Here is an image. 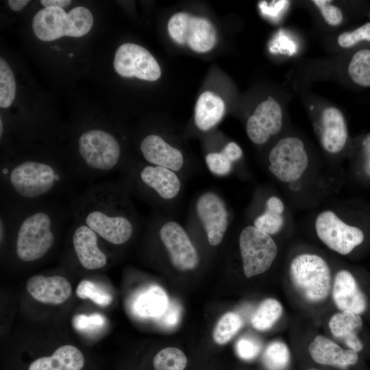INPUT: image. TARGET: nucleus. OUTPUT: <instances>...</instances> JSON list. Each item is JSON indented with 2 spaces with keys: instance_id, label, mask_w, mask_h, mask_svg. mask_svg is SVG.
<instances>
[{
  "instance_id": "22",
  "label": "nucleus",
  "mask_w": 370,
  "mask_h": 370,
  "mask_svg": "<svg viewBox=\"0 0 370 370\" xmlns=\"http://www.w3.org/2000/svg\"><path fill=\"white\" fill-rule=\"evenodd\" d=\"M321 143L328 153L335 154L345 147L348 132L343 113L336 108L328 107L321 115Z\"/></svg>"
},
{
  "instance_id": "24",
  "label": "nucleus",
  "mask_w": 370,
  "mask_h": 370,
  "mask_svg": "<svg viewBox=\"0 0 370 370\" xmlns=\"http://www.w3.org/2000/svg\"><path fill=\"white\" fill-rule=\"evenodd\" d=\"M328 325L332 335L343 340L349 349L356 352L362 349L363 344L358 336L362 325L360 315L349 312H338L332 317Z\"/></svg>"
},
{
  "instance_id": "11",
  "label": "nucleus",
  "mask_w": 370,
  "mask_h": 370,
  "mask_svg": "<svg viewBox=\"0 0 370 370\" xmlns=\"http://www.w3.org/2000/svg\"><path fill=\"white\" fill-rule=\"evenodd\" d=\"M114 69L121 76L137 77L153 82L161 76L160 67L151 53L145 48L134 43L127 42L116 49Z\"/></svg>"
},
{
  "instance_id": "33",
  "label": "nucleus",
  "mask_w": 370,
  "mask_h": 370,
  "mask_svg": "<svg viewBox=\"0 0 370 370\" xmlns=\"http://www.w3.org/2000/svg\"><path fill=\"white\" fill-rule=\"evenodd\" d=\"M284 225L283 213L266 209L257 217L254 221V226L264 232L273 235L278 233Z\"/></svg>"
},
{
  "instance_id": "3",
  "label": "nucleus",
  "mask_w": 370,
  "mask_h": 370,
  "mask_svg": "<svg viewBox=\"0 0 370 370\" xmlns=\"http://www.w3.org/2000/svg\"><path fill=\"white\" fill-rule=\"evenodd\" d=\"M1 210L8 221L16 257L23 262L38 261L51 250L70 213L47 200L17 209Z\"/></svg>"
},
{
  "instance_id": "4",
  "label": "nucleus",
  "mask_w": 370,
  "mask_h": 370,
  "mask_svg": "<svg viewBox=\"0 0 370 370\" xmlns=\"http://www.w3.org/2000/svg\"><path fill=\"white\" fill-rule=\"evenodd\" d=\"M76 147V156L71 162L78 179H94L119 168L120 143L106 129H86L79 134Z\"/></svg>"
},
{
  "instance_id": "14",
  "label": "nucleus",
  "mask_w": 370,
  "mask_h": 370,
  "mask_svg": "<svg viewBox=\"0 0 370 370\" xmlns=\"http://www.w3.org/2000/svg\"><path fill=\"white\" fill-rule=\"evenodd\" d=\"M196 210L209 243L212 246L218 245L228 226V212L224 201L217 194L206 192L199 197Z\"/></svg>"
},
{
  "instance_id": "34",
  "label": "nucleus",
  "mask_w": 370,
  "mask_h": 370,
  "mask_svg": "<svg viewBox=\"0 0 370 370\" xmlns=\"http://www.w3.org/2000/svg\"><path fill=\"white\" fill-rule=\"evenodd\" d=\"M370 42V22L366 23L352 32H345L338 36V44L343 48H349L360 42Z\"/></svg>"
},
{
  "instance_id": "23",
  "label": "nucleus",
  "mask_w": 370,
  "mask_h": 370,
  "mask_svg": "<svg viewBox=\"0 0 370 370\" xmlns=\"http://www.w3.org/2000/svg\"><path fill=\"white\" fill-rule=\"evenodd\" d=\"M84 365V357L81 351L73 345H65L51 356L33 361L28 370H81Z\"/></svg>"
},
{
  "instance_id": "10",
  "label": "nucleus",
  "mask_w": 370,
  "mask_h": 370,
  "mask_svg": "<svg viewBox=\"0 0 370 370\" xmlns=\"http://www.w3.org/2000/svg\"><path fill=\"white\" fill-rule=\"evenodd\" d=\"M314 229L322 243L341 255L349 254L365 238L360 228L346 223L330 210H323L317 216Z\"/></svg>"
},
{
  "instance_id": "17",
  "label": "nucleus",
  "mask_w": 370,
  "mask_h": 370,
  "mask_svg": "<svg viewBox=\"0 0 370 370\" xmlns=\"http://www.w3.org/2000/svg\"><path fill=\"white\" fill-rule=\"evenodd\" d=\"M26 289L36 301L55 305L66 301L72 292L69 282L60 275H34L27 280Z\"/></svg>"
},
{
  "instance_id": "25",
  "label": "nucleus",
  "mask_w": 370,
  "mask_h": 370,
  "mask_svg": "<svg viewBox=\"0 0 370 370\" xmlns=\"http://www.w3.org/2000/svg\"><path fill=\"white\" fill-rule=\"evenodd\" d=\"M224 112V102L218 95L211 91L204 92L195 105V124L201 130L207 131L221 121Z\"/></svg>"
},
{
  "instance_id": "21",
  "label": "nucleus",
  "mask_w": 370,
  "mask_h": 370,
  "mask_svg": "<svg viewBox=\"0 0 370 370\" xmlns=\"http://www.w3.org/2000/svg\"><path fill=\"white\" fill-rule=\"evenodd\" d=\"M308 352L316 362L345 369L354 365L358 360V352L351 349H344L330 338L317 336L308 346Z\"/></svg>"
},
{
  "instance_id": "12",
  "label": "nucleus",
  "mask_w": 370,
  "mask_h": 370,
  "mask_svg": "<svg viewBox=\"0 0 370 370\" xmlns=\"http://www.w3.org/2000/svg\"><path fill=\"white\" fill-rule=\"evenodd\" d=\"M159 236L175 269L185 271L197 266L199 256L197 250L180 224L175 221L164 223L159 230Z\"/></svg>"
},
{
  "instance_id": "6",
  "label": "nucleus",
  "mask_w": 370,
  "mask_h": 370,
  "mask_svg": "<svg viewBox=\"0 0 370 370\" xmlns=\"http://www.w3.org/2000/svg\"><path fill=\"white\" fill-rule=\"evenodd\" d=\"M292 282L308 301L324 300L331 288V271L320 256L304 253L295 256L289 267Z\"/></svg>"
},
{
  "instance_id": "5",
  "label": "nucleus",
  "mask_w": 370,
  "mask_h": 370,
  "mask_svg": "<svg viewBox=\"0 0 370 370\" xmlns=\"http://www.w3.org/2000/svg\"><path fill=\"white\" fill-rule=\"evenodd\" d=\"M93 16L83 6L71 9L68 13L59 7L44 8L34 16L32 29L42 41H52L63 36L82 37L91 29Z\"/></svg>"
},
{
  "instance_id": "40",
  "label": "nucleus",
  "mask_w": 370,
  "mask_h": 370,
  "mask_svg": "<svg viewBox=\"0 0 370 370\" xmlns=\"http://www.w3.org/2000/svg\"><path fill=\"white\" fill-rule=\"evenodd\" d=\"M232 162L240 159L243 151L240 146L234 142L227 143L221 151Z\"/></svg>"
},
{
  "instance_id": "39",
  "label": "nucleus",
  "mask_w": 370,
  "mask_h": 370,
  "mask_svg": "<svg viewBox=\"0 0 370 370\" xmlns=\"http://www.w3.org/2000/svg\"><path fill=\"white\" fill-rule=\"evenodd\" d=\"M181 312L180 304L175 300H169L166 310L156 321L164 328H173L178 324Z\"/></svg>"
},
{
  "instance_id": "8",
  "label": "nucleus",
  "mask_w": 370,
  "mask_h": 370,
  "mask_svg": "<svg viewBox=\"0 0 370 370\" xmlns=\"http://www.w3.org/2000/svg\"><path fill=\"white\" fill-rule=\"evenodd\" d=\"M269 171L280 182L294 183L308 169L309 159L302 140L287 136L280 139L269 154Z\"/></svg>"
},
{
  "instance_id": "20",
  "label": "nucleus",
  "mask_w": 370,
  "mask_h": 370,
  "mask_svg": "<svg viewBox=\"0 0 370 370\" xmlns=\"http://www.w3.org/2000/svg\"><path fill=\"white\" fill-rule=\"evenodd\" d=\"M169 299L165 291L160 286L151 284L141 288L131 297V312L140 319H157L166 310Z\"/></svg>"
},
{
  "instance_id": "36",
  "label": "nucleus",
  "mask_w": 370,
  "mask_h": 370,
  "mask_svg": "<svg viewBox=\"0 0 370 370\" xmlns=\"http://www.w3.org/2000/svg\"><path fill=\"white\" fill-rule=\"evenodd\" d=\"M206 162L210 171L217 175H227L232 169V162L222 152L207 154Z\"/></svg>"
},
{
  "instance_id": "43",
  "label": "nucleus",
  "mask_w": 370,
  "mask_h": 370,
  "mask_svg": "<svg viewBox=\"0 0 370 370\" xmlns=\"http://www.w3.org/2000/svg\"><path fill=\"white\" fill-rule=\"evenodd\" d=\"M29 2V0H9L8 1V5L11 10L19 11L25 8Z\"/></svg>"
},
{
  "instance_id": "19",
  "label": "nucleus",
  "mask_w": 370,
  "mask_h": 370,
  "mask_svg": "<svg viewBox=\"0 0 370 370\" xmlns=\"http://www.w3.org/2000/svg\"><path fill=\"white\" fill-rule=\"evenodd\" d=\"M139 184L155 191L164 199L175 197L181 187V182L175 172L169 169L147 164L137 171Z\"/></svg>"
},
{
  "instance_id": "18",
  "label": "nucleus",
  "mask_w": 370,
  "mask_h": 370,
  "mask_svg": "<svg viewBox=\"0 0 370 370\" xmlns=\"http://www.w3.org/2000/svg\"><path fill=\"white\" fill-rule=\"evenodd\" d=\"M140 150L143 158L150 164L180 171L184 157L180 150L168 144L156 134L146 136L140 142Z\"/></svg>"
},
{
  "instance_id": "31",
  "label": "nucleus",
  "mask_w": 370,
  "mask_h": 370,
  "mask_svg": "<svg viewBox=\"0 0 370 370\" xmlns=\"http://www.w3.org/2000/svg\"><path fill=\"white\" fill-rule=\"evenodd\" d=\"M16 82L13 72L3 58H0V107L6 108L11 106L15 98Z\"/></svg>"
},
{
  "instance_id": "15",
  "label": "nucleus",
  "mask_w": 370,
  "mask_h": 370,
  "mask_svg": "<svg viewBox=\"0 0 370 370\" xmlns=\"http://www.w3.org/2000/svg\"><path fill=\"white\" fill-rule=\"evenodd\" d=\"M282 119L280 105L269 96L257 106L254 114L248 119L246 125L248 137L255 144H264L280 131Z\"/></svg>"
},
{
  "instance_id": "41",
  "label": "nucleus",
  "mask_w": 370,
  "mask_h": 370,
  "mask_svg": "<svg viewBox=\"0 0 370 370\" xmlns=\"http://www.w3.org/2000/svg\"><path fill=\"white\" fill-rule=\"evenodd\" d=\"M362 147L365 156L364 170L367 175L370 177V135L364 139Z\"/></svg>"
},
{
  "instance_id": "7",
  "label": "nucleus",
  "mask_w": 370,
  "mask_h": 370,
  "mask_svg": "<svg viewBox=\"0 0 370 370\" xmlns=\"http://www.w3.org/2000/svg\"><path fill=\"white\" fill-rule=\"evenodd\" d=\"M239 247L247 278L267 271L278 254V246L271 236L254 225L247 226L241 231Z\"/></svg>"
},
{
  "instance_id": "2",
  "label": "nucleus",
  "mask_w": 370,
  "mask_h": 370,
  "mask_svg": "<svg viewBox=\"0 0 370 370\" xmlns=\"http://www.w3.org/2000/svg\"><path fill=\"white\" fill-rule=\"evenodd\" d=\"M70 214L94 231L102 241L120 246L134 235L135 222L124 189L111 182L90 186L75 196Z\"/></svg>"
},
{
  "instance_id": "32",
  "label": "nucleus",
  "mask_w": 370,
  "mask_h": 370,
  "mask_svg": "<svg viewBox=\"0 0 370 370\" xmlns=\"http://www.w3.org/2000/svg\"><path fill=\"white\" fill-rule=\"evenodd\" d=\"M75 293L81 299H89L99 306L106 307L112 301V295L95 282L82 280L76 288Z\"/></svg>"
},
{
  "instance_id": "16",
  "label": "nucleus",
  "mask_w": 370,
  "mask_h": 370,
  "mask_svg": "<svg viewBox=\"0 0 370 370\" xmlns=\"http://www.w3.org/2000/svg\"><path fill=\"white\" fill-rule=\"evenodd\" d=\"M332 298L341 312L360 315L367 308V299L360 291L353 275L347 270H341L335 275L332 287Z\"/></svg>"
},
{
  "instance_id": "44",
  "label": "nucleus",
  "mask_w": 370,
  "mask_h": 370,
  "mask_svg": "<svg viewBox=\"0 0 370 370\" xmlns=\"http://www.w3.org/2000/svg\"><path fill=\"white\" fill-rule=\"evenodd\" d=\"M309 370H315V369H309Z\"/></svg>"
},
{
  "instance_id": "38",
  "label": "nucleus",
  "mask_w": 370,
  "mask_h": 370,
  "mask_svg": "<svg viewBox=\"0 0 370 370\" xmlns=\"http://www.w3.org/2000/svg\"><path fill=\"white\" fill-rule=\"evenodd\" d=\"M321 12L325 22L332 26L341 24L343 19V15L339 8L331 4L332 1L313 0Z\"/></svg>"
},
{
  "instance_id": "13",
  "label": "nucleus",
  "mask_w": 370,
  "mask_h": 370,
  "mask_svg": "<svg viewBox=\"0 0 370 370\" xmlns=\"http://www.w3.org/2000/svg\"><path fill=\"white\" fill-rule=\"evenodd\" d=\"M71 224L72 247L78 263L90 271L105 267L108 258L101 248L99 236L80 221L73 219Z\"/></svg>"
},
{
  "instance_id": "30",
  "label": "nucleus",
  "mask_w": 370,
  "mask_h": 370,
  "mask_svg": "<svg viewBox=\"0 0 370 370\" xmlns=\"http://www.w3.org/2000/svg\"><path fill=\"white\" fill-rule=\"evenodd\" d=\"M187 365V358L180 349L166 347L160 350L154 357V370H183Z\"/></svg>"
},
{
  "instance_id": "35",
  "label": "nucleus",
  "mask_w": 370,
  "mask_h": 370,
  "mask_svg": "<svg viewBox=\"0 0 370 370\" xmlns=\"http://www.w3.org/2000/svg\"><path fill=\"white\" fill-rule=\"evenodd\" d=\"M104 317L99 313L90 315L79 314L73 319V326L78 331H92L100 329L105 323Z\"/></svg>"
},
{
  "instance_id": "1",
  "label": "nucleus",
  "mask_w": 370,
  "mask_h": 370,
  "mask_svg": "<svg viewBox=\"0 0 370 370\" xmlns=\"http://www.w3.org/2000/svg\"><path fill=\"white\" fill-rule=\"evenodd\" d=\"M0 168L1 208L5 210L46 201L78 179L70 160L47 156L8 155Z\"/></svg>"
},
{
  "instance_id": "26",
  "label": "nucleus",
  "mask_w": 370,
  "mask_h": 370,
  "mask_svg": "<svg viewBox=\"0 0 370 370\" xmlns=\"http://www.w3.org/2000/svg\"><path fill=\"white\" fill-rule=\"evenodd\" d=\"M282 311V306L277 299L267 298L254 313L251 319V325L257 330H267L279 320Z\"/></svg>"
},
{
  "instance_id": "29",
  "label": "nucleus",
  "mask_w": 370,
  "mask_h": 370,
  "mask_svg": "<svg viewBox=\"0 0 370 370\" xmlns=\"http://www.w3.org/2000/svg\"><path fill=\"white\" fill-rule=\"evenodd\" d=\"M242 325L243 320L238 313L229 312L224 314L214 327V341L219 345L225 344L240 330Z\"/></svg>"
},
{
  "instance_id": "27",
  "label": "nucleus",
  "mask_w": 370,
  "mask_h": 370,
  "mask_svg": "<svg viewBox=\"0 0 370 370\" xmlns=\"http://www.w3.org/2000/svg\"><path fill=\"white\" fill-rule=\"evenodd\" d=\"M348 74L352 80L362 87H370V49L356 51L348 64Z\"/></svg>"
},
{
  "instance_id": "42",
  "label": "nucleus",
  "mask_w": 370,
  "mask_h": 370,
  "mask_svg": "<svg viewBox=\"0 0 370 370\" xmlns=\"http://www.w3.org/2000/svg\"><path fill=\"white\" fill-rule=\"evenodd\" d=\"M71 3L70 0H41L40 3L44 8L59 7L64 8L69 6Z\"/></svg>"
},
{
  "instance_id": "37",
  "label": "nucleus",
  "mask_w": 370,
  "mask_h": 370,
  "mask_svg": "<svg viewBox=\"0 0 370 370\" xmlns=\"http://www.w3.org/2000/svg\"><path fill=\"white\" fill-rule=\"evenodd\" d=\"M238 356L245 360L255 358L260 352L261 345L260 342L250 336L240 338L235 346Z\"/></svg>"
},
{
  "instance_id": "9",
  "label": "nucleus",
  "mask_w": 370,
  "mask_h": 370,
  "mask_svg": "<svg viewBox=\"0 0 370 370\" xmlns=\"http://www.w3.org/2000/svg\"><path fill=\"white\" fill-rule=\"evenodd\" d=\"M168 32L177 43L187 44L198 53L210 51L217 41L213 25L206 18L186 12L173 14L168 22Z\"/></svg>"
},
{
  "instance_id": "28",
  "label": "nucleus",
  "mask_w": 370,
  "mask_h": 370,
  "mask_svg": "<svg viewBox=\"0 0 370 370\" xmlns=\"http://www.w3.org/2000/svg\"><path fill=\"white\" fill-rule=\"evenodd\" d=\"M262 362L267 370H284L290 362V352L283 342L275 341L264 351Z\"/></svg>"
}]
</instances>
